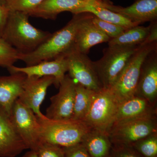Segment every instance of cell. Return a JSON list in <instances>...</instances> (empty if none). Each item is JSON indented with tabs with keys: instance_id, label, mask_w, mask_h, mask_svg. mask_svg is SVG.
Returning <instances> with one entry per match:
<instances>
[{
	"instance_id": "1",
	"label": "cell",
	"mask_w": 157,
	"mask_h": 157,
	"mask_svg": "<svg viewBox=\"0 0 157 157\" xmlns=\"http://www.w3.org/2000/svg\"><path fill=\"white\" fill-rule=\"evenodd\" d=\"M29 15L22 11H9L2 38L22 54L33 52L52 33L35 27Z\"/></svg>"
},
{
	"instance_id": "2",
	"label": "cell",
	"mask_w": 157,
	"mask_h": 157,
	"mask_svg": "<svg viewBox=\"0 0 157 157\" xmlns=\"http://www.w3.org/2000/svg\"><path fill=\"white\" fill-rule=\"evenodd\" d=\"M73 18L64 27L51 34L50 36L33 52L21 55L19 60L26 66L52 60L67 56L75 48L76 30L82 13L73 14Z\"/></svg>"
},
{
	"instance_id": "3",
	"label": "cell",
	"mask_w": 157,
	"mask_h": 157,
	"mask_svg": "<svg viewBox=\"0 0 157 157\" xmlns=\"http://www.w3.org/2000/svg\"><path fill=\"white\" fill-rule=\"evenodd\" d=\"M37 117L40 126L41 144H50L61 147L73 146L81 143L91 129L82 121L54 120L45 115Z\"/></svg>"
},
{
	"instance_id": "4",
	"label": "cell",
	"mask_w": 157,
	"mask_h": 157,
	"mask_svg": "<svg viewBox=\"0 0 157 157\" xmlns=\"http://www.w3.org/2000/svg\"><path fill=\"white\" fill-rule=\"evenodd\" d=\"M157 42H144L129 59L120 76L109 89L119 104L135 96L142 64L147 56L157 48Z\"/></svg>"
},
{
	"instance_id": "5",
	"label": "cell",
	"mask_w": 157,
	"mask_h": 157,
	"mask_svg": "<svg viewBox=\"0 0 157 157\" xmlns=\"http://www.w3.org/2000/svg\"><path fill=\"white\" fill-rule=\"evenodd\" d=\"M139 46L108 47L104 50L101 59L93 62L103 88L112 87Z\"/></svg>"
},
{
	"instance_id": "6",
	"label": "cell",
	"mask_w": 157,
	"mask_h": 157,
	"mask_svg": "<svg viewBox=\"0 0 157 157\" xmlns=\"http://www.w3.org/2000/svg\"><path fill=\"white\" fill-rule=\"evenodd\" d=\"M157 132V116L138 118L113 124L107 133L112 144L132 145Z\"/></svg>"
},
{
	"instance_id": "7",
	"label": "cell",
	"mask_w": 157,
	"mask_h": 157,
	"mask_svg": "<svg viewBox=\"0 0 157 157\" xmlns=\"http://www.w3.org/2000/svg\"><path fill=\"white\" fill-rule=\"evenodd\" d=\"M118 104L110 90L102 89L95 92L82 121L91 129L107 133L113 122Z\"/></svg>"
},
{
	"instance_id": "8",
	"label": "cell",
	"mask_w": 157,
	"mask_h": 157,
	"mask_svg": "<svg viewBox=\"0 0 157 157\" xmlns=\"http://www.w3.org/2000/svg\"><path fill=\"white\" fill-rule=\"evenodd\" d=\"M10 116L28 149L37 152L41 144L40 126L33 111L17 99L13 104Z\"/></svg>"
},
{
	"instance_id": "9",
	"label": "cell",
	"mask_w": 157,
	"mask_h": 157,
	"mask_svg": "<svg viewBox=\"0 0 157 157\" xmlns=\"http://www.w3.org/2000/svg\"><path fill=\"white\" fill-rule=\"evenodd\" d=\"M69 75L85 87L94 92L103 89L94 63L86 54L74 48L66 56Z\"/></svg>"
},
{
	"instance_id": "10",
	"label": "cell",
	"mask_w": 157,
	"mask_h": 157,
	"mask_svg": "<svg viewBox=\"0 0 157 157\" xmlns=\"http://www.w3.org/2000/svg\"><path fill=\"white\" fill-rule=\"evenodd\" d=\"M76 83L69 74L65 75L58 93L50 98L51 104L45 115L46 117L54 120L72 119Z\"/></svg>"
},
{
	"instance_id": "11",
	"label": "cell",
	"mask_w": 157,
	"mask_h": 157,
	"mask_svg": "<svg viewBox=\"0 0 157 157\" xmlns=\"http://www.w3.org/2000/svg\"><path fill=\"white\" fill-rule=\"evenodd\" d=\"M55 83V78L53 76H26L18 100L32 109L38 117H42L44 115L41 112L40 106L45 99L48 88Z\"/></svg>"
},
{
	"instance_id": "12",
	"label": "cell",
	"mask_w": 157,
	"mask_h": 157,
	"mask_svg": "<svg viewBox=\"0 0 157 157\" xmlns=\"http://www.w3.org/2000/svg\"><path fill=\"white\" fill-rule=\"evenodd\" d=\"M135 95L157 106V48L147 56L142 64Z\"/></svg>"
},
{
	"instance_id": "13",
	"label": "cell",
	"mask_w": 157,
	"mask_h": 157,
	"mask_svg": "<svg viewBox=\"0 0 157 157\" xmlns=\"http://www.w3.org/2000/svg\"><path fill=\"white\" fill-rule=\"evenodd\" d=\"M7 69L10 74L22 73L28 77L53 76L55 78V86L58 88L64 78L65 73L68 72L67 60L65 56L52 60L41 62L33 66L18 67L13 65Z\"/></svg>"
},
{
	"instance_id": "14",
	"label": "cell",
	"mask_w": 157,
	"mask_h": 157,
	"mask_svg": "<svg viewBox=\"0 0 157 157\" xmlns=\"http://www.w3.org/2000/svg\"><path fill=\"white\" fill-rule=\"evenodd\" d=\"M93 14L83 12L76 34L75 48L79 52L87 54L91 47L110 40L107 35L92 21Z\"/></svg>"
},
{
	"instance_id": "15",
	"label": "cell",
	"mask_w": 157,
	"mask_h": 157,
	"mask_svg": "<svg viewBox=\"0 0 157 157\" xmlns=\"http://www.w3.org/2000/svg\"><path fill=\"white\" fill-rule=\"evenodd\" d=\"M27 149L10 116L0 109V157H15Z\"/></svg>"
},
{
	"instance_id": "16",
	"label": "cell",
	"mask_w": 157,
	"mask_h": 157,
	"mask_svg": "<svg viewBox=\"0 0 157 157\" xmlns=\"http://www.w3.org/2000/svg\"><path fill=\"white\" fill-rule=\"evenodd\" d=\"M101 3L102 6L110 11L118 13L138 25L157 21V0H136L131 6L127 7L101 2Z\"/></svg>"
},
{
	"instance_id": "17",
	"label": "cell",
	"mask_w": 157,
	"mask_h": 157,
	"mask_svg": "<svg viewBox=\"0 0 157 157\" xmlns=\"http://www.w3.org/2000/svg\"><path fill=\"white\" fill-rule=\"evenodd\" d=\"M153 116H157V106L144 98L135 95L119 104L112 124L134 119Z\"/></svg>"
},
{
	"instance_id": "18",
	"label": "cell",
	"mask_w": 157,
	"mask_h": 157,
	"mask_svg": "<svg viewBox=\"0 0 157 157\" xmlns=\"http://www.w3.org/2000/svg\"><path fill=\"white\" fill-rule=\"evenodd\" d=\"M90 0H43L28 13L29 16L45 19L55 20L60 13H73L85 6Z\"/></svg>"
},
{
	"instance_id": "19",
	"label": "cell",
	"mask_w": 157,
	"mask_h": 157,
	"mask_svg": "<svg viewBox=\"0 0 157 157\" xmlns=\"http://www.w3.org/2000/svg\"><path fill=\"white\" fill-rule=\"evenodd\" d=\"M26 77L25 74L20 73L0 76V109L9 116L13 104L22 92Z\"/></svg>"
},
{
	"instance_id": "20",
	"label": "cell",
	"mask_w": 157,
	"mask_h": 157,
	"mask_svg": "<svg viewBox=\"0 0 157 157\" xmlns=\"http://www.w3.org/2000/svg\"><path fill=\"white\" fill-rule=\"evenodd\" d=\"M81 143L91 157H109L113 144L107 132L91 129Z\"/></svg>"
},
{
	"instance_id": "21",
	"label": "cell",
	"mask_w": 157,
	"mask_h": 157,
	"mask_svg": "<svg viewBox=\"0 0 157 157\" xmlns=\"http://www.w3.org/2000/svg\"><path fill=\"white\" fill-rule=\"evenodd\" d=\"M101 1L90 0L84 7L78 9L73 14L87 12L107 22L121 26L126 29H130L139 25L136 23L132 22L125 17L104 7Z\"/></svg>"
},
{
	"instance_id": "22",
	"label": "cell",
	"mask_w": 157,
	"mask_h": 157,
	"mask_svg": "<svg viewBox=\"0 0 157 157\" xmlns=\"http://www.w3.org/2000/svg\"><path fill=\"white\" fill-rule=\"evenodd\" d=\"M150 26L137 25L128 29L122 33L108 42V47H127L139 46L146 41Z\"/></svg>"
},
{
	"instance_id": "23",
	"label": "cell",
	"mask_w": 157,
	"mask_h": 157,
	"mask_svg": "<svg viewBox=\"0 0 157 157\" xmlns=\"http://www.w3.org/2000/svg\"><path fill=\"white\" fill-rule=\"evenodd\" d=\"M95 92L76 82L72 119L83 120L89 109Z\"/></svg>"
},
{
	"instance_id": "24",
	"label": "cell",
	"mask_w": 157,
	"mask_h": 157,
	"mask_svg": "<svg viewBox=\"0 0 157 157\" xmlns=\"http://www.w3.org/2000/svg\"><path fill=\"white\" fill-rule=\"evenodd\" d=\"M130 146L142 157H157V132L136 141Z\"/></svg>"
},
{
	"instance_id": "25",
	"label": "cell",
	"mask_w": 157,
	"mask_h": 157,
	"mask_svg": "<svg viewBox=\"0 0 157 157\" xmlns=\"http://www.w3.org/2000/svg\"><path fill=\"white\" fill-rule=\"evenodd\" d=\"M21 54L6 40L0 38V67L8 68L13 66L19 60Z\"/></svg>"
},
{
	"instance_id": "26",
	"label": "cell",
	"mask_w": 157,
	"mask_h": 157,
	"mask_svg": "<svg viewBox=\"0 0 157 157\" xmlns=\"http://www.w3.org/2000/svg\"><path fill=\"white\" fill-rule=\"evenodd\" d=\"M43 0H8L4 7L8 11H17L28 14Z\"/></svg>"
},
{
	"instance_id": "27",
	"label": "cell",
	"mask_w": 157,
	"mask_h": 157,
	"mask_svg": "<svg viewBox=\"0 0 157 157\" xmlns=\"http://www.w3.org/2000/svg\"><path fill=\"white\" fill-rule=\"evenodd\" d=\"M92 21L95 25L104 32L110 39L117 37L127 29L121 26L102 20L94 15L92 17Z\"/></svg>"
},
{
	"instance_id": "28",
	"label": "cell",
	"mask_w": 157,
	"mask_h": 157,
	"mask_svg": "<svg viewBox=\"0 0 157 157\" xmlns=\"http://www.w3.org/2000/svg\"><path fill=\"white\" fill-rule=\"evenodd\" d=\"M37 152L39 157H65L63 147L50 144H42Z\"/></svg>"
},
{
	"instance_id": "29",
	"label": "cell",
	"mask_w": 157,
	"mask_h": 157,
	"mask_svg": "<svg viewBox=\"0 0 157 157\" xmlns=\"http://www.w3.org/2000/svg\"><path fill=\"white\" fill-rule=\"evenodd\" d=\"M109 157H142L130 145H113Z\"/></svg>"
},
{
	"instance_id": "30",
	"label": "cell",
	"mask_w": 157,
	"mask_h": 157,
	"mask_svg": "<svg viewBox=\"0 0 157 157\" xmlns=\"http://www.w3.org/2000/svg\"><path fill=\"white\" fill-rule=\"evenodd\" d=\"M63 148L65 157H91L81 143Z\"/></svg>"
},
{
	"instance_id": "31",
	"label": "cell",
	"mask_w": 157,
	"mask_h": 157,
	"mask_svg": "<svg viewBox=\"0 0 157 157\" xmlns=\"http://www.w3.org/2000/svg\"><path fill=\"white\" fill-rule=\"evenodd\" d=\"M149 33L145 43H152L157 42V23L156 21H153L150 25Z\"/></svg>"
},
{
	"instance_id": "32",
	"label": "cell",
	"mask_w": 157,
	"mask_h": 157,
	"mask_svg": "<svg viewBox=\"0 0 157 157\" xmlns=\"http://www.w3.org/2000/svg\"><path fill=\"white\" fill-rule=\"evenodd\" d=\"M9 11L4 6L0 5V38H2L3 29L8 17Z\"/></svg>"
},
{
	"instance_id": "33",
	"label": "cell",
	"mask_w": 157,
	"mask_h": 157,
	"mask_svg": "<svg viewBox=\"0 0 157 157\" xmlns=\"http://www.w3.org/2000/svg\"><path fill=\"white\" fill-rule=\"evenodd\" d=\"M22 157H39L37 152L33 150H31L27 152Z\"/></svg>"
},
{
	"instance_id": "34",
	"label": "cell",
	"mask_w": 157,
	"mask_h": 157,
	"mask_svg": "<svg viewBox=\"0 0 157 157\" xmlns=\"http://www.w3.org/2000/svg\"><path fill=\"white\" fill-rule=\"evenodd\" d=\"M8 1V0H0V5L3 6H5L6 2Z\"/></svg>"
},
{
	"instance_id": "35",
	"label": "cell",
	"mask_w": 157,
	"mask_h": 157,
	"mask_svg": "<svg viewBox=\"0 0 157 157\" xmlns=\"http://www.w3.org/2000/svg\"><path fill=\"white\" fill-rule=\"evenodd\" d=\"M101 1H102V2L106 3V4H113L110 0H101Z\"/></svg>"
},
{
	"instance_id": "36",
	"label": "cell",
	"mask_w": 157,
	"mask_h": 157,
	"mask_svg": "<svg viewBox=\"0 0 157 157\" xmlns=\"http://www.w3.org/2000/svg\"><path fill=\"white\" fill-rule=\"evenodd\" d=\"M98 1H101V2H102V1H101V0H98Z\"/></svg>"
},
{
	"instance_id": "37",
	"label": "cell",
	"mask_w": 157,
	"mask_h": 157,
	"mask_svg": "<svg viewBox=\"0 0 157 157\" xmlns=\"http://www.w3.org/2000/svg\"><path fill=\"white\" fill-rule=\"evenodd\" d=\"M135 1H136V0H135Z\"/></svg>"
}]
</instances>
